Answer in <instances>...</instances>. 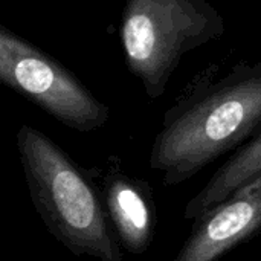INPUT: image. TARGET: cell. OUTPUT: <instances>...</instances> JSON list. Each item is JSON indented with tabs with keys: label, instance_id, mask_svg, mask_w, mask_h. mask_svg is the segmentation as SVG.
I'll return each mask as SVG.
<instances>
[{
	"label": "cell",
	"instance_id": "obj_1",
	"mask_svg": "<svg viewBox=\"0 0 261 261\" xmlns=\"http://www.w3.org/2000/svg\"><path fill=\"white\" fill-rule=\"evenodd\" d=\"M200 70L165 112L148 165L176 187L261 130V61Z\"/></svg>",
	"mask_w": 261,
	"mask_h": 261
},
{
	"label": "cell",
	"instance_id": "obj_3",
	"mask_svg": "<svg viewBox=\"0 0 261 261\" xmlns=\"http://www.w3.org/2000/svg\"><path fill=\"white\" fill-rule=\"evenodd\" d=\"M225 31L222 14L208 0H124L119 38L130 73L158 99L184 55Z\"/></svg>",
	"mask_w": 261,
	"mask_h": 261
},
{
	"label": "cell",
	"instance_id": "obj_6",
	"mask_svg": "<svg viewBox=\"0 0 261 261\" xmlns=\"http://www.w3.org/2000/svg\"><path fill=\"white\" fill-rule=\"evenodd\" d=\"M261 229V177L197 219L173 261H217Z\"/></svg>",
	"mask_w": 261,
	"mask_h": 261
},
{
	"label": "cell",
	"instance_id": "obj_7",
	"mask_svg": "<svg viewBox=\"0 0 261 261\" xmlns=\"http://www.w3.org/2000/svg\"><path fill=\"white\" fill-rule=\"evenodd\" d=\"M258 177H261V130L243 144L187 203L184 219L196 222Z\"/></svg>",
	"mask_w": 261,
	"mask_h": 261
},
{
	"label": "cell",
	"instance_id": "obj_4",
	"mask_svg": "<svg viewBox=\"0 0 261 261\" xmlns=\"http://www.w3.org/2000/svg\"><path fill=\"white\" fill-rule=\"evenodd\" d=\"M0 81L63 125L90 133L106 125L110 107L54 57L0 26Z\"/></svg>",
	"mask_w": 261,
	"mask_h": 261
},
{
	"label": "cell",
	"instance_id": "obj_2",
	"mask_svg": "<svg viewBox=\"0 0 261 261\" xmlns=\"http://www.w3.org/2000/svg\"><path fill=\"white\" fill-rule=\"evenodd\" d=\"M15 144L31 202L50 236L76 257L124 261L92 170L29 124L18 128Z\"/></svg>",
	"mask_w": 261,
	"mask_h": 261
},
{
	"label": "cell",
	"instance_id": "obj_5",
	"mask_svg": "<svg viewBox=\"0 0 261 261\" xmlns=\"http://www.w3.org/2000/svg\"><path fill=\"white\" fill-rule=\"evenodd\" d=\"M99 179L102 200L121 246L133 255H142L153 243L158 213L147 180L130 174L118 156H110L101 168H92Z\"/></svg>",
	"mask_w": 261,
	"mask_h": 261
}]
</instances>
